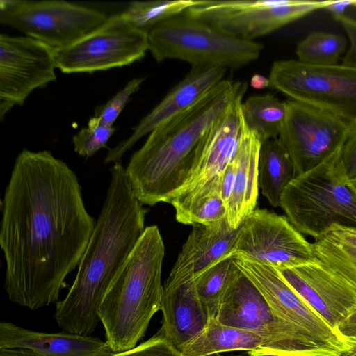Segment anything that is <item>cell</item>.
Masks as SVG:
<instances>
[{"label": "cell", "instance_id": "obj_36", "mask_svg": "<svg viewBox=\"0 0 356 356\" xmlns=\"http://www.w3.org/2000/svg\"><path fill=\"white\" fill-rule=\"evenodd\" d=\"M235 172L236 165L233 158L221 172L218 182V193L226 205L233 192Z\"/></svg>", "mask_w": 356, "mask_h": 356}, {"label": "cell", "instance_id": "obj_42", "mask_svg": "<svg viewBox=\"0 0 356 356\" xmlns=\"http://www.w3.org/2000/svg\"><path fill=\"white\" fill-rule=\"evenodd\" d=\"M343 356H356V347L344 354Z\"/></svg>", "mask_w": 356, "mask_h": 356}, {"label": "cell", "instance_id": "obj_32", "mask_svg": "<svg viewBox=\"0 0 356 356\" xmlns=\"http://www.w3.org/2000/svg\"><path fill=\"white\" fill-rule=\"evenodd\" d=\"M145 79V77L132 79L106 104L97 106L92 116L94 120L100 124L113 127L131 95L139 90Z\"/></svg>", "mask_w": 356, "mask_h": 356}, {"label": "cell", "instance_id": "obj_20", "mask_svg": "<svg viewBox=\"0 0 356 356\" xmlns=\"http://www.w3.org/2000/svg\"><path fill=\"white\" fill-rule=\"evenodd\" d=\"M24 348L43 356H109L114 353L97 337L67 332L47 333L0 323V349Z\"/></svg>", "mask_w": 356, "mask_h": 356}, {"label": "cell", "instance_id": "obj_3", "mask_svg": "<svg viewBox=\"0 0 356 356\" xmlns=\"http://www.w3.org/2000/svg\"><path fill=\"white\" fill-rule=\"evenodd\" d=\"M247 87L245 82L224 79L193 107L149 134L125 168L142 204L168 203L187 180L207 130Z\"/></svg>", "mask_w": 356, "mask_h": 356}, {"label": "cell", "instance_id": "obj_5", "mask_svg": "<svg viewBox=\"0 0 356 356\" xmlns=\"http://www.w3.org/2000/svg\"><path fill=\"white\" fill-rule=\"evenodd\" d=\"M341 150L294 177L281 197L280 207L289 222L314 239L335 224L356 228V188L345 170Z\"/></svg>", "mask_w": 356, "mask_h": 356}, {"label": "cell", "instance_id": "obj_17", "mask_svg": "<svg viewBox=\"0 0 356 356\" xmlns=\"http://www.w3.org/2000/svg\"><path fill=\"white\" fill-rule=\"evenodd\" d=\"M277 270L334 331L356 307V288L336 275L318 259L294 268Z\"/></svg>", "mask_w": 356, "mask_h": 356}, {"label": "cell", "instance_id": "obj_19", "mask_svg": "<svg viewBox=\"0 0 356 356\" xmlns=\"http://www.w3.org/2000/svg\"><path fill=\"white\" fill-rule=\"evenodd\" d=\"M161 310V329L179 350L209 321L191 274L169 275L163 285Z\"/></svg>", "mask_w": 356, "mask_h": 356}, {"label": "cell", "instance_id": "obj_29", "mask_svg": "<svg viewBox=\"0 0 356 356\" xmlns=\"http://www.w3.org/2000/svg\"><path fill=\"white\" fill-rule=\"evenodd\" d=\"M346 38L339 34L312 32L297 45L296 53L300 62L312 65H332L337 62L347 46Z\"/></svg>", "mask_w": 356, "mask_h": 356}, {"label": "cell", "instance_id": "obj_8", "mask_svg": "<svg viewBox=\"0 0 356 356\" xmlns=\"http://www.w3.org/2000/svg\"><path fill=\"white\" fill-rule=\"evenodd\" d=\"M268 79L290 99L330 113L356 130V68L281 60L273 63Z\"/></svg>", "mask_w": 356, "mask_h": 356}, {"label": "cell", "instance_id": "obj_18", "mask_svg": "<svg viewBox=\"0 0 356 356\" xmlns=\"http://www.w3.org/2000/svg\"><path fill=\"white\" fill-rule=\"evenodd\" d=\"M226 70L218 66L192 67L188 73L140 121L127 138L108 149L104 163L121 162L125 152L143 136L199 102L224 79Z\"/></svg>", "mask_w": 356, "mask_h": 356}, {"label": "cell", "instance_id": "obj_14", "mask_svg": "<svg viewBox=\"0 0 356 356\" xmlns=\"http://www.w3.org/2000/svg\"><path fill=\"white\" fill-rule=\"evenodd\" d=\"M286 102L287 115L278 138L290 155L296 177L342 149L354 131L325 111L292 99Z\"/></svg>", "mask_w": 356, "mask_h": 356}, {"label": "cell", "instance_id": "obj_1", "mask_svg": "<svg viewBox=\"0 0 356 356\" xmlns=\"http://www.w3.org/2000/svg\"><path fill=\"white\" fill-rule=\"evenodd\" d=\"M1 211L10 301L31 310L56 304L96 223L75 172L48 150L24 149L15 160Z\"/></svg>", "mask_w": 356, "mask_h": 356}, {"label": "cell", "instance_id": "obj_34", "mask_svg": "<svg viewBox=\"0 0 356 356\" xmlns=\"http://www.w3.org/2000/svg\"><path fill=\"white\" fill-rule=\"evenodd\" d=\"M334 19L341 23L350 41V47L346 52L342 64L356 68V21L346 15Z\"/></svg>", "mask_w": 356, "mask_h": 356}, {"label": "cell", "instance_id": "obj_10", "mask_svg": "<svg viewBox=\"0 0 356 356\" xmlns=\"http://www.w3.org/2000/svg\"><path fill=\"white\" fill-rule=\"evenodd\" d=\"M147 31L122 13L108 17L97 29L74 44L55 49L56 68L63 73H92L130 65L148 51Z\"/></svg>", "mask_w": 356, "mask_h": 356}, {"label": "cell", "instance_id": "obj_15", "mask_svg": "<svg viewBox=\"0 0 356 356\" xmlns=\"http://www.w3.org/2000/svg\"><path fill=\"white\" fill-rule=\"evenodd\" d=\"M55 49L28 36L0 35V120L35 89L56 81Z\"/></svg>", "mask_w": 356, "mask_h": 356}, {"label": "cell", "instance_id": "obj_9", "mask_svg": "<svg viewBox=\"0 0 356 356\" xmlns=\"http://www.w3.org/2000/svg\"><path fill=\"white\" fill-rule=\"evenodd\" d=\"M325 3L303 0H201L184 13L229 35L254 40L315 10L324 8Z\"/></svg>", "mask_w": 356, "mask_h": 356}, {"label": "cell", "instance_id": "obj_27", "mask_svg": "<svg viewBox=\"0 0 356 356\" xmlns=\"http://www.w3.org/2000/svg\"><path fill=\"white\" fill-rule=\"evenodd\" d=\"M233 255L194 276L196 290L209 318H216L222 300L241 273Z\"/></svg>", "mask_w": 356, "mask_h": 356}, {"label": "cell", "instance_id": "obj_24", "mask_svg": "<svg viewBox=\"0 0 356 356\" xmlns=\"http://www.w3.org/2000/svg\"><path fill=\"white\" fill-rule=\"evenodd\" d=\"M312 243L316 258L356 288V228L335 224Z\"/></svg>", "mask_w": 356, "mask_h": 356}, {"label": "cell", "instance_id": "obj_25", "mask_svg": "<svg viewBox=\"0 0 356 356\" xmlns=\"http://www.w3.org/2000/svg\"><path fill=\"white\" fill-rule=\"evenodd\" d=\"M293 178L292 160L280 138L261 142L258 157V186L271 206L280 207L282 193Z\"/></svg>", "mask_w": 356, "mask_h": 356}, {"label": "cell", "instance_id": "obj_35", "mask_svg": "<svg viewBox=\"0 0 356 356\" xmlns=\"http://www.w3.org/2000/svg\"><path fill=\"white\" fill-rule=\"evenodd\" d=\"M341 157L350 181L356 179V130L352 132L343 145Z\"/></svg>", "mask_w": 356, "mask_h": 356}, {"label": "cell", "instance_id": "obj_6", "mask_svg": "<svg viewBox=\"0 0 356 356\" xmlns=\"http://www.w3.org/2000/svg\"><path fill=\"white\" fill-rule=\"evenodd\" d=\"M148 51L158 63L167 59L192 67L236 69L257 60L264 46L221 31L184 13L170 17L147 33Z\"/></svg>", "mask_w": 356, "mask_h": 356}, {"label": "cell", "instance_id": "obj_28", "mask_svg": "<svg viewBox=\"0 0 356 356\" xmlns=\"http://www.w3.org/2000/svg\"><path fill=\"white\" fill-rule=\"evenodd\" d=\"M198 0L133 1L121 13L135 27L148 32L159 23L184 13Z\"/></svg>", "mask_w": 356, "mask_h": 356}, {"label": "cell", "instance_id": "obj_43", "mask_svg": "<svg viewBox=\"0 0 356 356\" xmlns=\"http://www.w3.org/2000/svg\"><path fill=\"white\" fill-rule=\"evenodd\" d=\"M353 186L356 188V179L351 180Z\"/></svg>", "mask_w": 356, "mask_h": 356}, {"label": "cell", "instance_id": "obj_30", "mask_svg": "<svg viewBox=\"0 0 356 356\" xmlns=\"http://www.w3.org/2000/svg\"><path fill=\"white\" fill-rule=\"evenodd\" d=\"M227 217V205L218 191L205 194L188 208L177 222L193 225L211 224Z\"/></svg>", "mask_w": 356, "mask_h": 356}, {"label": "cell", "instance_id": "obj_37", "mask_svg": "<svg viewBox=\"0 0 356 356\" xmlns=\"http://www.w3.org/2000/svg\"><path fill=\"white\" fill-rule=\"evenodd\" d=\"M337 333L356 347V307L335 329Z\"/></svg>", "mask_w": 356, "mask_h": 356}, {"label": "cell", "instance_id": "obj_7", "mask_svg": "<svg viewBox=\"0 0 356 356\" xmlns=\"http://www.w3.org/2000/svg\"><path fill=\"white\" fill-rule=\"evenodd\" d=\"M216 318L260 336L264 345L259 356H343L277 316L242 272L225 294Z\"/></svg>", "mask_w": 356, "mask_h": 356}, {"label": "cell", "instance_id": "obj_26", "mask_svg": "<svg viewBox=\"0 0 356 356\" xmlns=\"http://www.w3.org/2000/svg\"><path fill=\"white\" fill-rule=\"evenodd\" d=\"M287 111L286 101L270 93L250 96L241 104L245 126L256 133L261 142L279 137Z\"/></svg>", "mask_w": 356, "mask_h": 356}, {"label": "cell", "instance_id": "obj_13", "mask_svg": "<svg viewBox=\"0 0 356 356\" xmlns=\"http://www.w3.org/2000/svg\"><path fill=\"white\" fill-rule=\"evenodd\" d=\"M277 269L317 259L309 243L284 216L254 209L238 227L234 254Z\"/></svg>", "mask_w": 356, "mask_h": 356}, {"label": "cell", "instance_id": "obj_11", "mask_svg": "<svg viewBox=\"0 0 356 356\" xmlns=\"http://www.w3.org/2000/svg\"><path fill=\"white\" fill-rule=\"evenodd\" d=\"M102 12L65 1H24L0 15V22L54 49L67 47L100 27Z\"/></svg>", "mask_w": 356, "mask_h": 356}, {"label": "cell", "instance_id": "obj_39", "mask_svg": "<svg viewBox=\"0 0 356 356\" xmlns=\"http://www.w3.org/2000/svg\"><path fill=\"white\" fill-rule=\"evenodd\" d=\"M0 356H43L24 348L0 349Z\"/></svg>", "mask_w": 356, "mask_h": 356}, {"label": "cell", "instance_id": "obj_16", "mask_svg": "<svg viewBox=\"0 0 356 356\" xmlns=\"http://www.w3.org/2000/svg\"><path fill=\"white\" fill-rule=\"evenodd\" d=\"M233 259L280 318L307 331L332 349L344 355L355 348L338 334L270 266L239 255Z\"/></svg>", "mask_w": 356, "mask_h": 356}, {"label": "cell", "instance_id": "obj_22", "mask_svg": "<svg viewBox=\"0 0 356 356\" xmlns=\"http://www.w3.org/2000/svg\"><path fill=\"white\" fill-rule=\"evenodd\" d=\"M261 141L244 124L234 156L236 165L233 192L227 204V219L237 229L255 209L258 195V157Z\"/></svg>", "mask_w": 356, "mask_h": 356}, {"label": "cell", "instance_id": "obj_23", "mask_svg": "<svg viewBox=\"0 0 356 356\" xmlns=\"http://www.w3.org/2000/svg\"><path fill=\"white\" fill-rule=\"evenodd\" d=\"M263 345L262 338L251 331L209 318L204 328L180 351L185 356H218L219 353L232 351L259 356Z\"/></svg>", "mask_w": 356, "mask_h": 356}, {"label": "cell", "instance_id": "obj_41", "mask_svg": "<svg viewBox=\"0 0 356 356\" xmlns=\"http://www.w3.org/2000/svg\"><path fill=\"white\" fill-rule=\"evenodd\" d=\"M20 0H0V15H3L13 10Z\"/></svg>", "mask_w": 356, "mask_h": 356}, {"label": "cell", "instance_id": "obj_4", "mask_svg": "<svg viewBox=\"0 0 356 356\" xmlns=\"http://www.w3.org/2000/svg\"><path fill=\"white\" fill-rule=\"evenodd\" d=\"M165 245L156 225L145 229L112 282L98 316L105 341L114 353L131 349L161 310Z\"/></svg>", "mask_w": 356, "mask_h": 356}, {"label": "cell", "instance_id": "obj_33", "mask_svg": "<svg viewBox=\"0 0 356 356\" xmlns=\"http://www.w3.org/2000/svg\"><path fill=\"white\" fill-rule=\"evenodd\" d=\"M109 356H185L166 337L160 328L147 341L128 350Z\"/></svg>", "mask_w": 356, "mask_h": 356}, {"label": "cell", "instance_id": "obj_31", "mask_svg": "<svg viewBox=\"0 0 356 356\" xmlns=\"http://www.w3.org/2000/svg\"><path fill=\"white\" fill-rule=\"evenodd\" d=\"M115 131L113 127L100 124L91 117L88 126L72 137L74 151L80 156L90 157L106 147L109 138Z\"/></svg>", "mask_w": 356, "mask_h": 356}, {"label": "cell", "instance_id": "obj_40", "mask_svg": "<svg viewBox=\"0 0 356 356\" xmlns=\"http://www.w3.org/2000/svg\"><path fill=\"white\" fill-rule=\"evenodd\" d=\"M250 85L254 89H264L270 86V81L268 78H266L261 74H254L250 79Z\"/></svg>", "mask_w": 356, "mask_h": 356}, {"label": "cell", "instance_id": "obj_21", "mask_svg": "<svg viewBox=\"0 0 356 356\" xmlns=\"http://www.w3.org/2000/svg\"><path fill=\"white\" fill-rule=\"evenodd\" d=\"M192 227L170 275L195 276L234 254L238 227L233 229L227 217L211 224Z\"/></svg>", "mask_w": 356, "mask_h": 356}, {"label": "cell", "instance_id": "obj_38", "mask_svg": "<svg viewBox=\"0 0 356 356\" xmlns=\"http://www.w3.org/2000/svg\"><path fill=\"white\" fill-rule=\"evenodd\" d=\"M354 1H326L324 9L328 10L334 17L344 15L353 6Z\"/></svg>", "mask_w": 356, "mask_h": 356}, {"label": "cell", "instance_id": "obj_44", "mask_svg": "<svg viewBox=\"0 0 356 356\" xmlns=\"http://www.w3.org/2000/svg\"><path fill=\"white\" fill-rule=\"evenodd\" d=\"M248 356H251V355H248Z\"/></svg>", "mask_w": 356, "mask_h": 356}, {"label": "cell", "instance_id": "obj_12", "mask_svg": "<svg viewBox=\"0 0 356 356\" xmlns=\"http://www.w3.org/2000/svg\"><path fill=\"white\" fill-rule=\"evenodd\" d=\"M243 96L234 99L201 138L187 180L168 202L175 209V217L218 184L221 172L234 158L244 128Z\"/></svg>", "mask_w": 356, "mask_h": 356}, {"label": "cell", "instance_id": "obj_2", "mask_svg": "<svg viewBox=\"0 0 356 356\" xmlns=\"http://www.w3.org/2000/svg\"><path fill=\"white\" fill-rule=\"evenodd\" d=\"M111 181L91 238L65 298L56 303L54 318L64 331L90 336L112 282L145 229L147 210L133 193L121 162L110 169Z\"/></svg>", "mask_w": 356, "mask_h": 356}]
</instances>
